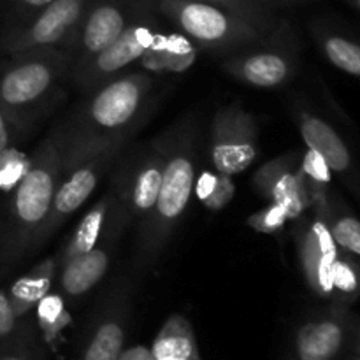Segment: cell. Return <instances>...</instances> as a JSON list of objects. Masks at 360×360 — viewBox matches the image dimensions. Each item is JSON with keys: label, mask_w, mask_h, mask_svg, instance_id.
Listing matches in <instances>:
<instances>
[{"label": "cell", "mask_w": 360, "mask_h": 360, "mask_svg": "<svg viewBox=\"0 0 360 360\" xmlns=\"http://www.w3.org/2000/svg\"><path fill=\"white\" fill-rule=\"evenodd\" d=\"M309 34L323 58L341 72L360 79V39L326 21H311Z\"/></svg>", "instance_id": "ac0fdd59"}, {"label": "cell", "mask_w": 360, "mask_h": 360, "mask_svg": "<svg viewBox=\"0 0 360 360\" xmlns=\"http://www.w3.org/2000/svg\"><path fill=\"white\" fill-rule=\"evenodd\" d=\"M123 359L125 360H153L151 359L150 348L146 347H134L130 350L123 352Z\"/></svg>", "instance_id": "1f68e13d"}, {"label": "cell", "mask_w": 360, "mask_h": 360, "mask_svg": "<svg viewBox=\"0 0 360 360\" xmlns=\"http://www.w3.org/2000/svg\"><path fill=\"white\" fill-rule=\"evenodd\" d=\"M316 217L326 221L334 243L343 252L352 253V255L360 259V221L343 206V202H341L336 193H330L329 206H327L326 213L316 214Z\"/></svg>", "instance_id": "603a6c76"}, {"label": "cell", "mask_w": 360, "mask_h": 360, "mask_svg": "<svg viewBox=\"0 0 360 360\" xmlns=\"http://www.w3.org/2000/svg\"><path fill=\"white\" fill-rule=\"evenodd\" d=\"M352 360H360V357H355V355H354V357H352Z\"/></svg>", "instance_id": "d590c367"}, {"label": "cell", "mask_w": 360, "mask_h": 360, "mask_svg": "<svg viewBox=\"0 0 360 360\" xmlns=\"http://www.w3.org/2000/svg\"><path fill=\"white\" fill-rule=\"evenodd\" d=\"M155 13L174 23L195 46L221 55L259 44L273 35L245 18L202 0H155Z\"/></svg>", "instance_id": "5b68a950"}, {"label": "cell", "mask_w": 360, "mask_h": 360, "mask_svg": "<svg viewBox=\"0 0 360 360\" xmlns=\"http://www.w3.org/2000/svg\"><path fill=\"white\" fill-rule=\"evenodd\" d=\"M136 278L122 274L98 301L81 340L76 360H120L125 352Z\"/></svg>", "instance_id": "ba28073f"}, {"label": "cell", "mask_w": 360, "mask_h": 360, "mask_svg": "<svg viewBox=\"0 0 360 360\" xmlns=\"http://www.w3.org/2000/svg\"><path fill=\"white\" fill-rule=\"evenodd\" d=\"M120 360H125V359H123V354H122V357H120Z\"/></svg>", "instance_id": "8d00e7d4"}, {"label": "cell", "mask_w": 360, "mask_h": 360, "mask_svg": "<svg viewBox=\"0 0 360 360\" xmlns=\"http://www.w3.org/2000/svg\"><path fill=\"white\" fill-rule=\"evenodd\" d=\"M39 330L44 341H53L69 323V313L65 309L63 297L58 294H51L41 299L37 304V316H35Z\"/></svg>", "instance_id": "484cf974"}, {"label": "cell", "mask_w": 360, "mask_h": 360, "mask_svg": "<svg viewBox=\"0 0 360 360\" xmlns=\"http://www.w3.org/2000/svg\"><path fill=\"white\" fill-rule=\"evenodd\" d=\"M165 144L158 136L150 144L129 155L116 169L109 190V217L123 229L141 221L153 207L164 174Z\"/></svg>", "instance_id": "8992f818"}, {"label": "cell", "mask_w": 360, "mask_h": 360, "mask_svg": "<svg viewBox=\"0 0 360 360\" xmlns=\"http://www.w3.org/2000/svg\"><path fill=\"white\" fill-rule=\"evenodd\" d=\"M299 39L290 23L259 44L232 51L221 60V70L239 83L257 88H280L299 70Z\"/></svg>", "instance_id": "52a82bcc"}, {"label": "cell", "mask_w": 360, "mask_h": 360, "mask_svg": "<svg viewBox=\"0 0 360 360\" xmlns=\"http://www.w3.org/2000/svg\"><path fill=\"white\" fill-rule=\"evenodd\" d=\"M236 193V186L234 183L231 181V176H224V174H218V181L214 185V190L211 192V195L204 200L207 207L211 210H220L224 207L229 200L234 197Z\"/></svg>", "instance_id": "f1b7e54d"}, {"label": "cell", "mask_w": 360, "mask_h": 360, "mask_svg": "<svg viewBox=\"0 0 360 360\" xmlns=\"http://www.w3.org/2000/svg\"><path fill=\"white\" fill-rule=\"evenodd\" d=\"M288 217L287 211L280 206V204H269L264 210L257 211L255 214L246 220L248 227H252L253 231L262 232V234H278V232L283 229V225L287 224Z\"/></svg>", "instance_id": "83f0119b"}, {"label": "cell", "mask_w": 360, "mask_h": 360, "mask_svg": "<svg viewBox=\"0 0 360 360\" xmlns=\"http://www.w3.org/2000/svg\"><path fill=\"white\" fill-rule=\"evenodd\" d=\"M123 232L125 229L118 221L112 220L108 213L105 224L94 248L60 267L58 287L62 297L72 299V301L83 297L108 274Z\"/></svg>", "instance_id": "e0dca14e"}, {"label": "cell", "mask_w": 360, "mask_h": 360, "mask_svg": "<svg viewBox=\"0 0 360 360\" xmlns=\"http://www.w3.org/2000/svg\"><path fill=\"white\" fill-rule=\"evenodd\" d=\"M292 115L308 150L320 157L329 172L338 176L360 204V164L345 137L304 102H295Z\"/></svg>", "instance_id": "5bb4252c"}, {"label": "cell", "mask_w": 360, "mask_h": 360, "mask_svg": "<svg viewBox=\"0 0 360 360\" xmlns=\"http://www.w3.org/2000/svg\"><path fill=\"white\" fill-rule=\"evenodd\" d=\"M14 326H16V316L13 315V309L7 301V294L0 290V340L6 338Z\"/></svg>", "instance_id": "f546056e"}, {"label": "cell", "mask_w": 360, "mask_h": 360, "mask_svg": "<svg viewBox=\"0 0 360 360\" xmlns=\"http://www.w3.org/2000/svg\"><path fill=\"white\" fill-rule=\"evenodd\" d=\"M350 352L352 355H355V357H360V319H357V323H355L354 340H352Z\"/></svg>", "instance_id": "d6a6232c"}, {"label": "cell", "mask_w": 360, "mask_h": 360, "mask_svg": "<svg viewBox=\"0 0 360 360\" xmlns=\"http://www.w3.org/2000/svg\"><path fill=\"white\" fill-rule=\"evenodd\" d=\"M202 2L224 7V9L245 18L246 21L253 23L255 27L262 28L267 34H274V32H278L288 23L287 20L278 16L274 7H271L264 0H202Z\"/></svg>", "instance_id": "cb8c5ba5"}, {"label": "cell", "mask_w": 360, "mask_h": 360, "mask_svg": "<svg viewBox=\"0 0 360 360\" xmlns=\"http://www.w3.org/2000/svg\"><path fill=\"white\" fill-rule=\"evenodd\" d=\"M58 271L60 260L58 253H56V255L48 257L42 262H39L25 276L18 278L11 285V288L6 294L16 320L28 315L41 302V299L49 294L53 281H55V278H58Z\"/></svg>", "instance_id": "d6986e66"}, {"label": "cell", "mask_w": 360, "mask_h": 360, "mask_svg": "<svg viewBox=\"0 0 360 360\" xmlns=\"http://www.w3.org/2000/svg\"><path fill=\"white\" fill-rule=\"evenodd\" d=\"M16 139V132H14L9 118H7L2 105H0V157H2L4 153H7V151H11V146H13V143Z\"/></svg>", "instance_id": "4dcf8cb0"}, {"label": "cell", "mask_w": 360, "mask_h": 360, "mask_svg": "<svg viewBox=\"0 0 360 360\" xmlns=\"http://www.w3.org/2000/svg\"><path fill=\"white\" fill-rule=\"evenodd\" d=\"M302 155L299 150L287 151L266 162L252 179L255 192L269 204H280L288 220H297L311 207L301 165Z\"/></svg>", "instance_id": "9a60e30c"}, {"label": "cell", "mask_w": 360, "mask_h": 360, "mask_svg": "<svg viewBox=\"0 0 360 360\" xmlns=\"http://www.w3.org/2000/svg\"><path fill=\"white\" fill-rule=\"evenodd\" d=\"M259 153V123L241 102L221 105L211 122L210 158L218 174L246 171Z\"/></svg>", "instance_id": "8fae6325"}, {"label": "cell", "mask_w": 360, "mask_h": 360, "mask_svg": "<svg viewBox=\"0 0 360 360\" xmlns=\"http://www.w3.org/2000/svg\"><path fill=\"white\" fill-rule=\"evenodd\" d=\"M62 172V144L55 127L0 206V278L9 276L30 257L32 243L51 210Z\"/></svg>", "instance_id": "3957f363"}, {"label": "cell", "mask_w": 360, "mask_h": 360, "mask_svg": "<svg viewBox=\"0 0 360 360\" xmlns=\"http://www.w3.org/2000/svg\"><path fill=\"white\" fill-rule=\"evenodd\" d=\"M109 207H111V190H105V192L98 197L97 202L91 206V210L86 211V214H84L83 220L79 221V225L74 229L69 241L60 248V267H62L63 264L69 262V260L76 259V257L83 255L88 250L94 248L95 243L98 241L102 227H104L105 224Z\"/></svg>", "instance_id": "44dd1931"}, {"label": "cell", "mask_w": 360, "mask_h": 360, "mask_svg": "<svg viewBox=\"0 0 360 360\" xmlns=\"http://www.w3.org/2000/svg\"><path fill=\"white\" fill-rule=\"evenodd\" d=\"M357 319L348 306L333 302L295 329L285 360H340L352 348Z\"/></svg>", "instance_id": "4fadbf2b"}, {"label": "cell", "mask_w": 360, "mask_h": 360, "mask_svg": "<svg viewBox=\"0 0 360 360\" xmlns=\"http://www.w3.org/2000/svg\"><path fill=\"white\" fill-rule=\"evenodd\" d=\"M266 4H269L271 7H281V6H297V4H306L309 0H264Z\"/></svg>", "instance_id": "836d02e7"}, {"label": "cell", "mask_w": 360, "mask_h": 360, "mask_svg": "<svg viewBox=\"0 0 360 360\" xmlns=\"http://www.w3.org/2000/svg\"><path fill=\"white\" fill-rule=\"evenodd\" d=\"M70 69V53L55 46L9 55L0 65V105L18 137L55 105Z\"/></svg>", "instance_id": "277c9868"}, {"label": "cell", "mask_w": 360, "mask_h": 360, "mask_svg": "<svg viewBox=\"0 0 360 360\" xmlns=\"http://www.w3.org/2000/svg\"><path fill=\"white\" fill-rule=\"evenodd\" d=\"M132 136H123L118 141L108 146L105 150L98 151L94 157L86 158L81 164L74 165L69 171L62 172L58 188L53 197L51 210L46 217L44 224L35 234L32 243L30 255L42 248L49 241L53 234L67 221V218L76 213L81 206L88 200V197L94 193L101 179L109 172V169L122 158L123 150Z\"/></svg>", "instance_id": "9c48e42d"}, {"label": "cell", "mask_w": 360, "mask_h": 360, "mask_svg": "<svg viewBox=\"0 0 360 360\" xmlns=\"http://www.w3.org/2000/svg\"><path fill=\"white\" fill-rule=\"evenodd\" d=\"M345 2H347L348 6L354 7V9H357L360 13V0H345Z\"/></svg>", "instance_id": "e575fe53"}, {"label": "cell", "mask_w": 360, "mask_h": 360, "mask_svg": "<svg viewBox=\"0 0 360 360\" xmlns=\"http://www.w3.org/2000/svg\"><path fill=\"white\" fill-rule=\"evenodd\" d=\"M360 295V264L354 255L340 252L333 269V299L334 304L348 306Z\"/></svg>", "instance_id": "d4e9b609"}, {"label": "cell", "mask_w": 360, "mask_h": 360, "mask_svg": "<svg viewBox=\"0 0 360 360\" xmlns=\"http://www.w3.org/2000/svg\"><path fill=\"white\" fill-rule=\"evenodd\" d=\"M53 2L56 0H0V28L23 23Z\"/></svg>", "instance_id": "4316f807"}, {"label": "cell", "mask_w": 360, "mask_h": 360, "mask_svg": "<svg viewBox=\"0 0 360 360\" xmlns=\"http://www.w3.org/2000/svg\"><path fill=\"white\" fill-rule=\"evenodd\" d=\"M294 239L308 287L319 297L333 299V269L340 246L334 243L326 221L316 214L308 218L304 213L295 220Z\"/></svg>", "instance_id": "2e32d148"}, {"label": "cell", "mask_w": 360, "mask_h": 360, "mask_svg": "<svg viewBox=\"0 0 360 360\" xmlns=\"http://www.w3.org/2000/svg\"><path fill=\"white\" fill-rule=\"evenodd\" d=\"M155 77L134 70L102 84L58 125L63 171L94 157L123 136H134L150 111Z\"/></svg>", "instance_id": "6da1fadb"}, {"label": "cell", "mask_w": 360, "mask_h": 360, "mask_svg": "<svg viewBox=\"0 0 360 360\" xmlns=\"http://www.w3.org/2000/svg\"><path fill=\"white\" fill-rule=\"evenodd\" d=\"M162 137L165 144L164 174L153 207L137 225L132 257V276L136 280L157 266L195 190L199 139L195 112H186Z\"/></svg>", "instance_id": "7a4b0ae2"}, {"label": "cell", "mask_w": 360, "mask_h": 360, "mask_svg": "<svg viewBox=\"0 0 360 360\" xmlns=\"http://www.w3.org/2000/svg\"><path fill=\"white\" fill-rule=\"evenodd\" d=\"M90 0H56L30 20L0 28V55L39 48H63L76 30Z\"/></svg>", "instance_id": "7c38bea8"}, {"label": "cell", "mask_w": 360, "mask_h": 360, "mask_svg": "<svg viewBox=\"0 0 360 360\" xmlns=\"http://www.w3.org/2000/svg\"><path fill=\"white\" fill-rule=\"evenodd\" d=\"M150 352L153 360H200L192 323L179 313L165 320Z\"/></svg>", "instance_id": "ffe728a7"}, {"label": "cell", "mask_w": 360, "mask_h": 360, "mask_svg": "<svg viewBox=\"0 0 360 360\" xmlns=\"http://www.w3.org/2000/svg\"><path fill=\"white\" fill-rule=\"evenodd\" d=\"M155 14L157 13H148L134 20L104 51L70 70V81L81 91V95H90L102 84L122 76L127 67L143 58L160 42L162 35L157 30Z\"/></svg>", "instance_id": "30bf717a"}, {"label": "cell", "mask_w": 360, "mask_h": 360, "mask_svg": "<svg viewBox=\"0 0 360 360\" xmlns=\"http://www.w3.org/2000/svg\"><path fill=\"white\" fill-rule=\"evenodd\" d=\"M42 341L37 322L28 315L21 316L13 330L0 340V360H44Z\"/></svg>", "instance_id": "7402d4cb"}]
</instances>
